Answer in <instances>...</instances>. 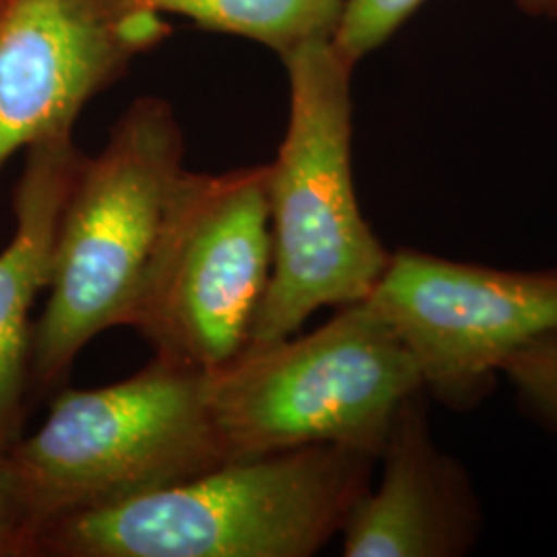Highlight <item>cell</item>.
<instances>
[{
  "instance_id": "13",
  "label": "cell",
  "mask_w": 557,
  "mask_h": 557,
  "mask_svg": "<svg viewBox=\"0 0 557 557\" xmlns=\"http://www.w3.org/2000/svg\"><path fill=\"white\" fill-rule=\"evenodd\" d=\"M428 0H345L333 41L358 64L391 40Z\"/></svg>"
},
{
  "instance_id": "8",
  "label": "cell",
  "mask_w": 557,
  "mask_h": 557,
  "mask_svg": "<svg viewBox=\"0 0 557 557\" xmlns=\"http://www.w3.org/2000/svg\"><path fill=\"white\" fill-rule=\"evenodd\" d=\"M160 17L122 0H0V170L73 135L85 103L168 32Z\"/></svg>"
},
{
  "instance_id": "2",
  "label": "cell",
  "mask_w": 557,
  "mask_h": 557,
  "mask_svg": "<svg viewBox=\"0 0 557 557\" xmlns=\"http://www.w3.org/2000/svg\"><path fill=\"white\" fill-rule=\"evenodd\" d=\"M281 59L289 119L277 160L267 165L273 262L248 345L292 337L320 308L368 298L391 259L356 195V64L333 38L308 41Z\"/></svg>"
},
{
  "instance_id": "10",
  "label": "cell",
  "mask_w": 557,
  "mask_h": 557,
  "mask_svg": "<svg viewBox=\"0 0 557 557\" xmlns=\"http://www.w3.org/2000/svg\"><path fill=\"white\" fill-rule=\"evenodd\" d=\"M85 156L73 135L29 147L15 193V234L0 252V448L21 434L29 384V310L48 287L60 215Z\"/></svg>"
},
{
  "instance_id": "7",
  "label": "cell",
  "mask_w": 557,
  "mask_h": 557,
  "mask_svg": "<svg viewBox=\"0 0 557 557\" xmlns=\"http://www.w3.org/2000/svg\"><path fill=\"white\" fill-rule=\"evenodd\" d=\"M366 299L411 354L428 397L469 411L508 359L557 331V267L510 271L400 248Z\"/></svg>"
},
{
  "instance_id": "1",
  "label": "cell",
  "mask_w": 557,
  "mask_h": 557,
  "mask_svg": "<svg viewBox=\"0 0 557 557\" xmlns=\"http://www.w3.org/2000/svg\"><path fill=\"white\" fill-rule=\"evenodd\" d=\"M379 458L306 446L218 467L41 527L36 556L310 557L372 487Z\"/></svg>"
},
{
  "instance_id": "15",
  "label": "cell",
  "mask_w": 557,
  "mask_h": 557,
  "mask_svg": "<svg viewBox=\"0 0 557 557\" xmlns=\"http://www.w3.org/2000/svg\"><path fill=\"white\" fill-rule=\"evenodd\" d=\"M518 9L537 20H557V0H515Z\"/></svg>"
},
{
  "instance_id": "5",
  "label": "cell",
  "mask_w": 557,
  "mask_h": 557,
  "mask_svg": "<svg viewBox=\"0 0 557 557\" xmlns=\"http://www.w3.org/2000/svg\"><path fill=\"white\" fill-rule=\"evenodd\" d=\"M36 527L200 475L227 462L209 372L158 358L131 379L54 398L40 430L9 448Z\"/></svg>"
},
{
  "instance_id": "14",
  "label": "cell",
  "mask_w": 557,
  "mask_h": 557,
  "mask_svg": "<svg viewBox=\"0 0 557 557\" xmlns=\"http://www.w3.org/2000/svg\"><path fill=\"white\" fill-rule=\"evenodd\" d=\"M32 556H36V527L21 499L9 450L0 448V557Z\"/></svg>"
},
{
  "instance_id": "6",
  "label": "cell",
  "mask_w": 557,
  "mask_h": 557,
  "mask_svg": "<svg viewBox=\"0 0 557 557\" xmlns=\"http://www.w3.org/2000/svg\"><path fill=\"white\" fill-rule=\"evenodd\" d=\"M267 178L184 170L128 320L158 358L213 372L250 343L273 262Z\"/></svg>"
},
{
  "instance_id": "3",
  "label": "cell",
  "mask_w": 557,
  "mask_h": 557,
  "mask_svg": "<svg viewBox=\"0 0 557 557\" xmlns=\"http://www.w3.org/2000/svg\"><path fill=\"white\" fill-rule=\"evenodd\" d=\"M174 108L139 98L96 158H85L60 215L48 299L32 326L29 384L48 391L83 347L128 326L184 174Z\"/></svg>"
},
{
  "instance_id": "11",
  "label": "cell",
  "mask_w": 557,
  "mask_h": 557,
  "mask_svg": "<svg viewBox=\"0 0 557 557\" xmlns=\"http://www.w3.org/2000/svg\"><path fill=\"white\" fill-rule=\"evenodd\" d=\"M128 7L180 15L205 29L259 41L278 57L333 38L345 0H122Z\"/></svg>"
},
{
  "instance_id": "12",
  "label": "cell",
  "mask_w": 557,
  "mask_h": 557,
  "mask_svg": "<svg viewBox=\"0 0 557 557\" xmlns=\"http://www.w3.org/2000/svg\"><path fill=\"white\" fill-rule=\"evenodd\" d=\"M520 409L557 438V331L524 345L502 368Z\"/></svg>"
},
{
  "instance_id": "9",
  "label": "cell",
  "mask_w": 557,
  "mask_h": 557,
  "mask_svg": "<svg viewBox=\"0 0 557 557\" xmlns=\"http://www.w3.org/2000/svg\"><path fill=\"white\" fill-rule=\"evenodd\" d=\"M428 393L398 411L380 453L382 478L341 531L347 557H460L478 545L483 512L457 458L436 444Z\"/></svg>"
},
{
  "instance_id": "4",
  "label": "cell",
  "mask_w": 557,
  "mask_h": 557,
  "mask_svg": "<svg viewBox=\"0 0 557 557\" xmlns=\"http://www.w3.org/2000/svg\"><path fill=\"white\" fill-rule=\"evenodd\" d=\"M418 393L416 361L368 299L341 306L308 335L252 343L209 372L227 460L306 446L379 458L398 411Z\"/></svg>"
}]
</instances>
